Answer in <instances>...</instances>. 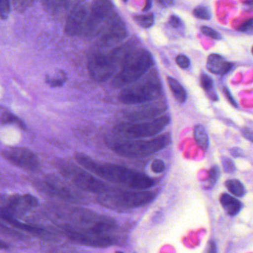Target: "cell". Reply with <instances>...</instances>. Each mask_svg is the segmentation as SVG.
<instances>
[{"label":"cell","mask_w":253,"mask_h":253,"mask_svg":"<svg viewBox=\"0 0 253 253\" xmlns=\"http://www.w3.org/2000/svg\"><path fill=\"white\" fill-rule=\"evenodd\" d=\"M76 160L88 172L101 178L123 184L132 190H145L155 185L154 180L145 174L114 164H99L84 153H78Z\"/></svg>","instance_id":"cell-1"},{"label":"cell","mask_w":253,"mask_h":253,"mask_svg":"<svg viewBox=\"0 0 253 253\" xmlns=\"http://www.w3.org/2000/svg\"><path fill=\"white\" fill-rule=\"evenodd\" d=\"M135 48L133 44L126 43L112 50L96 49L89 56L87 68L93 80L105 82L121 69L127 55Z\"/></svg>","instance_id":"cell-2"},{"label":"cell","mask_w":253,"mask_h":253,"mask_svg":"<svg viewBox=\"0 0 253 253\" xmlns=\"http://www.w3.org/2000/svg\"><path fill=\"white\" fill-rule=\"evenodd\" d=\"M154 65L153 56L144 48H134L126 56L113 80L116 88L126 87L138 82Z\"/></svg>","instance_id":"cell-3"},{"label":"cell","mask_w":253,"mask_h":253,"mask_svg":"<svg viewBox=\"0 0 253 253\" xmlns=\"http://www.w3.org/2000/svg\"><path fill=\"white\" fill-rule=\"evenodd\" d=\"M154 193L146 190H112L99 195V205L111 210H129L148 205L155 199Z\"/></svg>","instance_id":"cell-4"},{"label":"cell","mask_w":253,"mask_h":253,"mask_svg":"<svg viewBox=\"0 0 253 253\" xmlns=\"http://www.w3.org/2000/svg\"><path fill=\"white\" fill-rule=\"evenodd\" d=\"M170 143L169 134L147 140H123L110 143L113 151L126 158L147 157L168 147Z\"/></svg>","instance_id":"cell-5"},{"label":"cell","mask_w":253,"mask_h":253,"mask_svg":"<svg viewBox=\"0 0 253 253\" xmlns=\"http://www.w3.org/2000/svg\"><path fill=\"white\" fill-rule=\"evenodd\" d=\"M117 226V221L111 217L88 210L75 209L70 214L69 222L62 226V228L109 234Z\"/></svg>","instance_id":"cell-6"},{"label":"cell","mask_w":253,"mask_h":253,"mask_svg":"<svg viewBox=\"0 0 253 253\" xmlns=\"http://www.w3.org/2000/svg\"><path fill=\"white\" fill-rule=\"evenodd\" d=\"M161 93L162 85L157 76L154 74L138 84L123 89L119 94V99L126 105H142L154 100Z\"/></svg>","instance_id":"cell-7"},{"label":"cell","mask_w":253,"mask_h":253,"mask_svg":"<svg viewBox=\"0 0 253 253\" xmlns=\"http://www.w3.org/2000/svg\"><path fill=\"white\" fill-rule=\"evenodd\" d=\"M169 122L170 118L168 116H164L141 123H120L115 126L114 131L123 140L150 138L162 132L169 124Z\"/></svg>","instance_id":"cell-8"},{"label":"cell","mask_w":253,"mask_h":253,"mask_svg":"<svg viewBox=\"0 0 253 253\" xmlns=\"http://www.w3.org/2000/svg\"><path fill=\"white\" fill-rule=\"evenodd\" d=\"M60 169L63 175L84 191L100 195L110 189L105 183L92 175L91 172H87L75 165L65 164L61 166Z\"/></svg>","instance_id":"cell-9"},{"label":"cell","mask_w":253,"mask_h":253,"mask_svg":"<svg viewBox=\"0 0 253 253\" xmlns=\"http://www.w3.org/2000/svg\"><path fill=\"white\" fill-rule=\"evenodd\" d=\"M115 13L111 0H93L83 35L90 38L99 36L104 25Z\"/></svg>","instance_id":"cell-10"},{"label":"cell","mask_w":253,"mask_h":253,"mask_svg":"<svg viewBox=\"0 0 253 253\" xmlns=\"http://www.w3.org/2000/svg\"><path fill=\"white\" fill-rule=\"evenodd\" d=\"M127 34L126 24L122 18L115 13L105 23L101 31L99 34L101 45L99 47L105 48L117 45L126 40Z\"/></svg>","instance_id":"cell-11"},{"label":"cell","mask_w":253,"mask_h":253,"mask_svg":"<svg viewBox=\"0 0 253 253\" xmlns=\"http://www.w3.org/2000/svg\"><path fill=\"white\" fill-rule=\"evenodd\" d=\"M65 236L75 243L93 248H108L116 243L115 239L108 233L93 231H81L62 228Z\"/></svg>","instance_id":"cell-12"},{"label":"cell","mask_w":253,"mask_h":253,"mask_svg":"<svg viewBox=\"0 0 253 253\" xmlns=\"http://www.w3.org/2000/svg\"><path fill=\"white\" fill-rule=\"evenodd\" d=\"M90 7L84 1H80L74 6L68 13L65 25V33L70 37L84 34L88 19Z\"/></svg>","instance_id":"cell-13"},{"label":"cell","mask_w":253,"mask_h":253,"mask_svg":"<svg viewBox=\"0 0 253 253\" xmlns=\"http://www.w3.org/2000/svg\"><path fill=\"white\" fill-rule=\"evenodd\" d=\"M168 105L164 102L142 104L141 106L125 111L124 115L126 120L131 123L148 121L156 119L158 116L166 112Z\"/></svg>","instance_id":"cell-14"},{"label":"cell","mask_w":253,"mask_h":253,"mask_svg":"<svg viewBox=\"0 0 253 253\" xmlns=\"http://www.w3.org/2000/svg\"><path fill=\"white\" fill-rule=\"evenodd\" d=\"M4 156L10 163L19 168L33 170L37 169L39 166L37 156L31 150L25 148L15 147L6 150L4 151Z\"/></svg>","instance_id":"cell-15"},{"label":"cell","mask_w":253,"mask_h":253,"mask_svg":"<svg viewBox=\"0 0 253 253\" xmlns=\"http://www.w3.org/2000/svg\"><path fill=\"white\" fill-rule=\"evenodd\" d=\"M0 218L5 221L7 224H10L14 228L28 232V233L35 235V236L42 238V239L50 240V239H53V238H54V236L51 233L44 230V229L35 227V226L29 225V224H25V223L18 221L8 211L1 208H0Z\"/></svg>","instance_id":"cell-16"},{"label":"cell","mask_w":253,"mask_h":253,"mask_svg":"<svg viewBox=\"0 0 253 253\" xmlns=\"http://www.w3.org/2000/svg\"><path fill=\"white\" fill-rule=\"evenodd\" d=\"M233 64L227 62L221 55L212 53L208 56L207 68L212 74L224 75L232 69Z\"/></svg>","instance_id":"cell-17"},{"label":"cell","mask_w":253,"mask_h":253,"mask_svg":"<svg viewBox=\"0 0 253 253\" xmlns=\"http://www.w3.org/2000/svg\"><path fill=\"white\" fill-rule=\"evenodd\" d=\"M220 202L226 212L232 216L237 215L242 210V203L230 195L223 194L220 198Z\"/></svg>","instance_id":"cell-18"},{"label":"cell","mask_w":253,"mask_h":253,"mask_svg":"<svg viewBox=\"0 0 253 253\" xmlns=\"http://www.w3.org/2000/svg\"><path fill=\"white\" fill-rule=\"evenodd\" d=\"M168 83L175 100L179 103L185 102L187 97V92L182 85L175 79L170 77H168Z\"/></svg>","instance_id":"cell-19"},{"label":"cell","mask_w":253,"mask_h":253,"mask_svg":"<svg viewBox=\"0 0 253 253\" xmlns=\"http://www.w3.org/2000/svg\"><path fill=\"white\" fill-rule=\"evenodd\" d=\"M194 138L198 145L202 149V150H208L209 147V136H208V132L205 126L198 125L194 128Z\"/></svg>","instance_id":"cell-20"},{"label":"cell","mask_w":253,"mask_h":253,"mask_svg":"<svg viewBox=\"0 0 253 253\" xmlns=\"http://www.w3.org/2000/svg\"><path fill=\"white\" fill-rule=\"evenodd\" d=\"M201 84L210 99H212V101L218 100V95L214 89L213 81L211 77L207 74H202V77H201Z\"/></svg>","instance_id":"cell-21"},{"label":"cell","mask_w":253,"mask_h":253,"mask_svg":"<svg viewBox=\"0 0 253 253\" xmlns=\"http://www.w3.org/2000/svg\"><path fill=\"white\" fill-rule=\"evenodd\" d=\"M73 0H42L43 4L47 11L56 13L61 9L66 7Z\"/></svg>","instance_id":"cell-22"},{"label":"cell","mask_w":253,"mask_h":253,"mask_svg":"<svg viewBox=\"0 0 253 253\" xmlns=\"http://www.w3.org/2000/svg\"><path fill=\"white\" fill-rule=\"evenodd\" d=\"M225 185L227 190L232 194L238 196V197H242V196H245V193H246L245 186L239 180H228V181H226Z\"/></svg>","instance_id":"cell-23"},{"label":"cell","mask_w":253,"mask_h":253,"mask_svg":"<svg viewBox=\"0 0 253 253\" xmlns=\"http://www.w3.org/2000/svg\"><path fill=\"white\" fill-rule=\"evenodd\" d=\"M0 124H16L21 128V129H25V125L22 120H19L18 117L10 113L5 112L1 114L0 117Z\"/></svg>","instance_id":"cell-24"},{"label":"cell","mask_w":253,"mask_h":253,"mask_svg":"<svg viewBox=\"0 0 253 253\" xmlns=\"http://www.w3.org/2000/svg\"><path fill=\"white\" fill-rule=\"evenodd\" d=\"M134 21L141 28H149L154 23L155 18L153 13L136 15L134 16Z\"/></svg>","instance_id":"cell-25"},{"label":"cell","mask_w":253,"mask_h":253,"mask_svg":"<svg viewBox=\"0 0 253 253\" xmlns=\"http://www.w3.org/2000/svg\"><path fill=\"white\" fill-rule=\"evenodd\" d=\"M67 80H68V77H67L66 74L63 71H59L55 77H47L46 82L51 87H56L63 85Z\"/></svg>","instance_id":"cell-26"},{"label":"cell","mask_w":253,"mask_h":253,"mask_svg":"<svg viewBox=\"0 0 253 253\" xmlns=\"http://www.w3.org/2000/svg\"><path fill=\"white\" fill-rule=\"evenodd\" d=\"M15 10L18 12L26 11L33 5L36 0H12Z\"/></svg>","instance_id":"cell-27"},{"label":"cell","mask_w":253,"mask_h":253,"mask_svg":"<svg viewBox=\"0 0 253 253\" xmlns=\"http://www.w3.org/2000/svg\"><path fill=\"white\" fill-rule=\"evenodd\" d=\"M11 0H0V19L5 20L10 16Z\"/></svg>","instance_id":"cell-28"},{"label":"cell","mask_w":253,"mask_h":253,"mask_svg":"<svg viewBox=\"0 0 253 253\" xmlns=\"http://www.w3.org/2000/svg\"><path fill=\"white\" fill-rule=\"evenodd\" d=\"M193 15L198 19H204V20H209L211 19V11L208 7L200 6V7H196L193 10Z\"/></svg>","instance_id":"cell-29"},{"label":"cell","mask_w":253,"mask_h":253,"mask_svg":"<svg viewBox=\"0 0 253 253\" xmlns=\"http://www.w3.org/2000/svg\"><path fill=\"white\" fill-rule=\"evenodd\" d=\"M220 176V169L218 166H213L211 168L209 171V178H208V183L209 185H215V183L218 181V178Z\"/></svg>","instance_id":"cell-30"},{"label":"cell","mask_w":253,"mask_h":253,"mask_svg":"<svg viewBox=\"0 0 253 253\" xmlns=\"http://www.w3.org/2000/svg\"><path fill=\"white\" fill-rule=\"evenodd\" d=\"M221 163H222L224 172H227V173H232L236 170V165L230 158L223 157Z\"/></svg>","instance_id":"cell-31"},{"label":"cell","mask_w":253,"mask_h":253,"mask_svg":"<svg viewBox=\"0 0 253 253\" xmlns=\"http://www.w3.org/2000/svg\"><path fill=\"white\" fill-rule=\"evenodd\" d=\"M0 233L7 235V236H10V237L16 238V239H19V238H21L22 236L21 233H18V232L15 231V230L9 228L8 227L4 225V224L1 222H0Z\"/></svg>","instance_id":"cell-32"},{"label":"cell","mask_w":253,"mask_h":253,"mask_svg":"<svg viewBox=\"0 0 253 253\" xmlns=\"http://www.w3.org/2000/svg\"><path fill=\"white\" fill-rule=\"evenodd\" d=\"M238 31L240 32L245 33V34H253V17L248 19L246 22H244L239 28Z\"/></svg>","instance_id":"cell-33"},{"label":"cell","mask_w":253,"mask_h":253,"mask_svg":"<svg viewBox=\"0 0 253 253\" xmlns=\"http://www.w3.org/2000/svg\"><path fill=\"white\" fill-rule=\"evenodd\" d=\"M165 164L160 159H155L151 164V169L155 173H162L165 170Z\"/></svg>","instance_id":"cell-34"},{"label":"cell","mask_w":253,"mask_h":253,"mask_svg":"<svg viewBox=\"0 0 253 253\" xmlns=\"http://www.w3.org/2000/svg\"><path fill=\"white\" fill-rule=\"evenodd\" d=\"M201 31H202L205 35L208 36V37H211V38L214 39V40H220V39L221 38L219 33L217 32L216 31L212 29V28H210V27H201Z\"/></svg>","instance_id":"cell-35"},{"label":"cell","mask_w":253,"mask_h":253,"mask_svg":"<svg viewBox=\"0 0 253 253\" xmlns=\"http://www.w3.org/2000/svg\"><path fill=\"white\" fill-rule=\"evenodd\" d=\"M175 62L177 65L183 69L189 68L190 65V59L185 55L180 54L175 58Z\"/></svg>","instance_id":"cell-36"},{"label":"cell","mask_w":253,"mask_h":253,"mask_svg":"<svg viewBox=\"0 0 253 253\" xmlns=\"http://www.w3.org/2000/svg\"><path fill=\"white\" fill-rule=\"evenodd\" d=\"M24 201L28 205V208H35L38 205V200L32 195L25 194L23 196Z\"/></svg>","instance_id":"cell-37"},{"label":"cell","mask_w":253,"mask_h":253,"mask_svg":"<svg viewBox=\"0 0 253 253\" xmlns=\"http://www.w3.org/2000/svg\"><path fill=\"white\" fill-rule=\"evenodd\" d=\"M168 23H169V25H170L171 27H172V28H177L181 26V19H179V17L175 16V15H172V16L169 17Z\"/></svg>","instance_id":"cell-38"},{"label":"cell","mask_w":253,"mask_h":253,"mask_svg":"<svg viewBox=\"0 0 253 253\" xmlns=\"http://www.w3.org/2000/svg\"><path fill=\"white\" fill-rule=\"evenodd\" d=\"M224 93L225 94L226 97H227V100L229 101L230 104L233 105V107H238L237 102L235 100L234 98L232 96L230 90H228L227 87H224Z\"/></svg>","instance_id":"cell-39"},{"label":"cell","mask_w":253,"mask_h":253,"mask_svg":"<svg viewBox=\"0 0 253 253\" xmlns=\"http://www.w3.org/2000/svg\"><path fill=\"white\" fill-rule=\"evenodd\" d=\"M242 133L245 138L249 140L251 142H253V130L252 129L245 128V129H242Z\"/></svg>","instance_id":"cell-40"},{"label":"cell","mask_w":253,"mask_h":253,"mask_svg":"<svg viewBox=\"0 0 253 253\" xmlns=\"http://www.w3.org/2000/svg\"><path fill=\"white\" fill-rule=\"evenodd\" d=\"M230 153L233 157L239 158L242 157L244 156L243 150L239 147H234L230 150Z\"/></svg>","instance_id":"cell-41"},{"label":"cell","mask_w":253,"mask_h":253,"mask_svg":"<svg viewBox=\"0 0 253 253\" xmlns=\"http://www.w3.org/2000/svg\"><path fill=\"white\" fill-rule=\"evenodd\" d=\"M218 253L217 251V247L215 242L211 241L208 244V248L206 249V253Z\"/></svg>","instance_id":"cell-42"},{"label":"cell","mask_w":253,"mask_h":253,"mask_svg":"<svg viewBox=\"0 0 253 253\" xmlns=\"http://www.w3.org/2000/svg\"><path fill=\"white\" fill-rule=\"evenodd\" d=\"M159 5L164 7H170L173 4L174 0H155Z\"/></svg>","instance_id":"cell-43"},{"label":"cell","mask_w":253,"mask_h":253,"mask_svg":"<svg viewBox=\"0 0 253 253\" xmlns=\"http://www.w3.org/2000/svg\"><path fill=\"white\" fill-rule=\"evenodd\" d=\"M152 4V0H147L146 1L145 5H144V8H143V10L144 11H147V10H150V7H151Z\"/></svg>","instance_id":"cell-44"},{"label":"cell","mask_w":253,"mask_h":253,"mask_svg":"<svg viewBox=\"0 0 253 253\" xmlns=\"http://www.w3.org/2000/svg\"><path fill=\"white\" fill-rule=\"evenodd\" d=\"M7 248H8V245L0 240V249H7Z\"/></svg>","instance_id":"cell-45"},{"label":"cell","mask_w":253,"mask_h":253,"mask_svg":"<svg viewBox=\"0 0 253 253\" xmlns=\"http://www.w3.org/2000/svg\"><path fill=\"white\" fill-rule=\"evenodd\" d=\"M245 5L249 6V7H253V0H247L245 1Z\"/></svg>","instance_id":"cell-46"},{"label":"cell","mask_w":253,"mask_h":253,"mask_svg":"<svg viewBox=\"0 0 253 253\" xmlns=\"http://www.w3.org/2000/svg\"><path fill=\"white\" fill-rule=\"evenodd\" d=\"M123 1H124V2H126V1H128V0H123Z\"/></svg>","instance_id":"cell-47"},{"label":"cell","mask_w":253,"mask_h":253,"mask_svg":"<svg viewBox=\"0 0 253 253\" xmlns=\"http://www.w3.org/2000/svg\"><path fill=\"white\" fill-rule=\"evenodd\" d=\"M116 253H121V252H117Z\"/></svg>","instance_id":"cell-48"},{"label":"cell","mask_w":253,"mask_h":253,"mask_svg":"<svg viewBox=\"0 0 253 253\" xmlns=\"http://www.w3.org/2000/svg\"><path fill=\"white\" fill-rule=\"evenodd\" d=\"M252 52H253V49H252Z\"/></svg>","instance_id":"cell-49"}]
</instances>
